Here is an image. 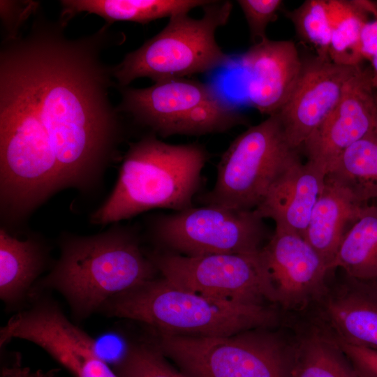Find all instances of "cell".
<instances>
[{
	"instance_id": "6da1fadb",
	"label": "cell",
	"mask_w": 377,
	"mask_h": 377,
	"mask_svg": "<svg viewBox=\"0 0 377 377\" xmlns=\"http://www.w3.org/2000/svg\"><path fill=\"white\" fill-rule=\"evenodd\" d=\"M67 24L38 9L24 35L4 38L0 108L39 122L55 154L62 187L82 190L96 182L121 137L120 112L109 96L114 66L101 58L116 40L107 24L70 38Z\"/></svg>"
},
{
	"instance_id": "7a4b0ae2",
	"label": "cell",
	"mask_w": 377,
	"mask_h": 377,
	"mask_svg": "<svg viewBox=\"0 0 377 377\" xmlns=\"http://www.w3.org/2000/svg\"><path fill=\"white\" fill-rule=\"evenodd\" d=\"M209 154L198 143L172 145L154 134L130 145L117 183L91 222L108 224L155 208L193 207Z\"/></svg>"
},
{
	"instance_id": "3957f363",
	"label": "cell",
	"mask_w": 377,
	"mask_h": 377,
	"mask_svg": "<svg viewBox=\"0 0 377 377\" xmlns=\"http://www.w3.org/2000/svg\"><path fill=\"white\" fill-rule=\"evenodd\" d=\"M156 271L135 235L113 226L64 241L60 258L42 284L61 293L75 314L84 318L112 297L154 279Z\"/></svg>"
},
{
	"instance_id": "277c9868",
	"label": "cell",
	"mask_w": 377,
	"mask_h": 377,
	"mask_svg": "<svg viewBox=\"0 0 377 377\" xmlns=\"http://www.w3.org/2000/svg\"><path fill=\"white\" fill-rule=\"evenodd\" d=\"M109 316L147 324L158 332L228 337L272 325L274 312L263 304L207 296L165 278L120 293L102 306Z\"/></svg>"
},
{
	"instance_id": "5b68a950",
	"label": "cell",
	"mask_w": 377,
	"mask_h": 377,
	"mask_svg": "<svg viewBox=\"0 0 377 377\" xmlns=\"http://www.w3.org/2000/svg\"><path fill=\"white\" fill-rule=\"evenodd\" d=\"M203 15L193 18L188 13H177L157 34L127 53L113 66L119 87H126L140 77L154 82L184 78L212 71L230 62L216 40V30L226 24L232 9L229 1H209Z\"/></svg>"
},
{
	"instance_id": "8992f818",
	"label": "cell",
	"mask_w": 377,
	"mask_h": 377,
	"mask_svg": "<svg viewBox=\"0 0 377 377\" xmlns=\"http://www.w3.org/2000/svg\"><path fill=\"white\" fill-rule=\"evenodd\" d=\"M260 329L228 337L156 332L155 344L188 377H293V350Z\"/></svg>"
},
{
	"instance_id": "52a82bcc",
	"label": "cell",
	"mask_w": 377,
	"mask_h": 377,
	"mask_svg": "<svg viewBox=\"0 0 377 377\" xmlns=\"http://www.w3.org/2000/svg\"><path fill=\"white\" fill-rule=\"evenodd\" d=\"M288 145L276 114L239 134L216 165L205 205L237 210H254L286 165L297 156Z\"/></svg>"
},
{
	"instance_id": "ba28073f",
	"label": "cell",
	"mask_w": 377,
	"mask_h": 377,
	"mask_svg": "<svg viewBox=\"0 0 377 377\" xmlns=\"http://www.w3.org/2000/svg\"><path fill=\"white\" fill-rule=\"evenodd\" d=\"M149 258L163 278L179 287L242 303L276 302L262 249L255 253L196 256L156 253Z\"/></svg>"
},
{
	"instance_id": "9c48e42d",
	"label": "cell",
	"mask_w": 377,
	"mask_h": 377,
	"mask_svg": "<svg viewBox=\"0 0 377 377\" xmlns=\"http://www.w3.org/2000/svg\"><path fill=\"white\" fill-rule=\"evenodd\" d=\"M152 228L161 243L188 256L258 252L266 235L264 219L256 209L213 205L161 215Z\"/></svg>"
},
{
	"instance_id": "30bf717a",
	"label": "cell",
	"mask_w": 377,
	"mask_h": 377,
	"mask_svg": "<svg viewBox=\"0 0 377 377\" xmlns=\"http://www.w3.org/2000/svg\"><path fill=\"white\" fill-rule=\"evenodd\" d=\"M13 338L41 347L75 377H119L101 358L98 343L52 302L14 315L1 330V346Z\"/></svg>"
},
{
	"instance_id": "8fae6325",
	"label": "cell",
	"mask_w": 377,
	"mask_h": 377,
	"mask_svg": "<svg viewBox=\"0 0 377 377\" xmlns=\"http://www.w3.org/2000/svg\"><path fill=\"white\" fill-rule=\"evenodd\" d=\"M376 110L371 69L361 64L335 108L302 146L306 162L326 175L343 150L374 131Z\"/></svg>"
},
{
	"instance_id": "7c38bea8",
	"label": "cell",
	"mask_w": 377,
	"mask_h": 377,
	"mask_svg": "<svg viewBox=\"0 0 377 377\" xmlns=\"http://www.w3.org/2000/svg\"><path fill=\"white\" fill-rule=\"evenodd\" d=\"M360 65L342 66L317 55L302 59L297 82L287 102L276 113L291 148H301L333 111L348 80Z\"/></svg>"
},
{
	"instance_id": "4fadbf2b",
	"label": "cell",
	"mask_w": 377,
	"mask_h": 377,
	"mask_svg": "<svg viewBox=\"0 0 377 377\" xmlns=\"http://www.w3.org/2000/svg\"><path fill=\"white\" fill-rule=\"evenodd\" d=\"M262 253L276 302L292 308L309 300L323 284L327 263L301 235L275 228Z\"/></svg>"
},
{
	"instance_id": "5bb4252c",
	"label": "cell",
	"mask_w": 377,
	"mask_h": 377,
	"mask_svg": "<svg viewBox=\"0 0 377 377\" xmlns=\"http://www.w3.org/2000/svg\"><path fill=\"white\" fill-rule=\"evenodd\" d=\"M240 64L246 75L249 103L270 116L290 96L301 73L302 59L292 40L266 38L242 54Z\"/></svg>"
},
{
	"instance_id": "9a60e30c",
	"label": "cell",
	"mask_w": 377,
	"mask_h": 377,
	"mask_svg": "<svg viewBox=\"0 0 377 377\" xmlns=\"http://www.w3.org/2000/svg\"><path fill=\"white\" fill-rule=\"evenodd\" d=\"M119 112L167 138L186 112L219 94L212 84L184 78L167 79L145 88L119 87Z\"/></svg>"
},
{
	"instance_id": "2e32d148",
	"label": "cell",
	"mask_w": 377,
	"mask_h": 377,
	"mask_svg": "<svg viewBox=\"0 0 377 377\" xmlns=\"http://www.w3.org/2000/svg\"><path fill=\"white\" fill-rule=\"evenodd\" d=\"M325 175L296 156L276 178L256 209L276 228L290 230L304 238L310 216L324 185Z\"/></svg>"
},
{
	"instance_id": "e0dca14e",
	"label": "cell",
	"mask_w": 377,
	"mask_h": 377,
	"mask_svg": "<svg viewBox=\"0 0 377 377\" xmlns=\"http://www.w3.org/2000/svg\"><path fill=\"white\" fill-rule=\"evenodd\" d=\"M364 205L346 191L325 179L304 239L325 260L330 270L344 236Z\"/></svg>"
},
{
	"instance_id": "ac0fdd59",
	"label": "cell",
	"mask_w": 377,
	"mask_h": 377,
	"mask_svg": "<svg viewBox=\"0 0 377 377\" xmlns=\"http://www.w3.org/2000/svg\"><path fill=\"white\" fill-rule=\"evenodd\" d=\"M358 281L357 289L328 302L326 314L336 339L377 350V283Z\"/></svg>"
},
{
	"instance_id": "d6986e66",
	"label": "cell",
	"mask_w": 377,
	"mask_h": 377,
	"mask_svg": "<svg viewBox=\"0 0 377 377\" xmlns=\"http://www.w3.org/2000/svg\"><path fill=\"white\" fill-rule=\"evenodd\" d=\"M206 0H62L59 18L66 22L86 12L103 18L106 24L126 21L147 24L202 7Z\"/></svg>"
},
{
	"instance_id": "ffe728a7",
	"label": "cell",
	"mask_w": 377,
	"mask_h": 377,
	"mask_svg": "<svg viewBox=\"0 0 377 377\" xmlns=\"http://www.w3.org/2000/svg\"><path fill=\"white\" fill-rule=\"evenodd\" d=\"M325 179L346 191L358 203L377 199V134L353 143L335 159Z\"/></svg>"
},
{
	"instance_id": "44dd1931",
	"label": "cell",
	"mask_w": 377,
	"mask_h": 377,
	"mask_svg": "<svg viewBox=\"0 0 377 377\" xmlns=\"http://www.w3.org/2000/svg\"><path fill=\"white\" fill-rule=\"evenodd\" d=\"M352 279L377 281V205H365L344 236L330 269Z\"/></svg>"
},
{
	"instance_id": "7402d4cb",
	"label": "cell",
	"mask_w": 377,
	"mask_h": 377,
	"mask_svg": "<svg viewBox=\"0 0 377 377\" xmlns=\"http://www.w3.org/2000/svg\"><path fill=\"white\" fill-rule=\"evenodd\" d=\"M332 36L330 59L339 65L355 66L364 60L361 35L365 24L377 14V3L365 0H329Z\"/></svg>"
},
{
	"instance_id": "603a6c76",
	"label": "cell",
	"mask_w": 377,
	"mask_h": 377,
	"mask_svg": "<svg viewBox=\"0 0 377 377\" xmlns=\"http://www.w3.org/2000/svg\"><path fill=\"white\" fill-rule=\"evenodd\" d=\"M42 249L33 239L20 240L0 230V297L13 303L25 294L40 272Z\"/></svg>"
},
{
	"instance_id": "cb8c5ba5",
	"label": "cell",
	"mask_w": 377,
	"mask_h": 377,
	"mask_svg": "<svg viewBox=\"0 0 377 377\" xmlns=\"http://www.w3.org/2000/svg\"><path fill=\"white\" fill-rule=\"evenodd\" d=\"M293 377H367L348 359L334 338L319 333L293 349Z\"/></svg>"
},
{
	"instance_id": "d4e9b609",
	"label": "cell",
	"mask_w": 377,
	"mask_h": 377,
	"mask_svg": "<svg viewBox=\"0 0 377 377\" xmlns=\"http://www.w3.org/2000/svg\"><path fill=\"white\" fill-rule=\"evenodd\" d=\"M245 123L246 119L239 110L218 94L182 117L172 127L170 136L222 133Z\"/></svg>"
},
{
	"instance_id": "484cf974",
	"label": "cell",
	"mask_w": 377,
	"mask_h": 377,
	"mask_svg": "<svg viewBox=\"0 0 377 377\" xmlns=\"http://www.w3.org/2000/svg\"><path fill=\"white\" fill-rule=\"evenodd\" d=\"M286 15L299 37L316 49L317 56L330 59L332 22L329 0L305 1Z\"/></svg>"
},
{
	"instance_id": "4316f807",
	"label": "cell",
	"mask_w": 377,
	"mask_h": 377,
	"mask_svg": "<svg viewBox=\"0 0 377 377\" xmlns=\"http://www.w3.org/2000/svg\"><path fill=\"white\" fill-rule=\"evenodd\" d=\"M119 377H188L174 367L156 344L131 343L114 364Z\"/></svg>"
},
{
	"instance_id": "83f0119b",
	"label": "cell",
	"mask_w": 377,
	"mask_h": 377,
	"mask_svg": "<svg viewBox=\"0 0 377 377\" xmlns=\"http://www.w3.org/2000/svg\"><path fill=\"white\" fill-rule=\"evenodd\" d=\"M246 20L253 44L265 39L268 24L277 17L283 1L281 0H238Z\"/></svg>"
},
{
	"instance_id": "f1b7e54d",
	"label": "cell",
	"mask_w": 377,
	"mask_h": 377,
	"mask_svg": "<svg viewBox=\"0 0 377 377\" xmlns=\"http://www.w3.org/2000/svg\"><path fill=\"white\" fill-rule=\"evenodd\" d=\"M39 8V3L33 1H0V13L6 37L19 34L21 25Z\"/></svg>"
},
{
	"instance_id": "f546056e",
	"label": "cell",
	"mask_w": 377,
	"mask_h": 377,
	"mask_svg": "<svg viewBox=\"0 0 377 377\" xmlns=\"http://www.w3.org/2000/svg\"><path fill=\"white\" fill-rule=\"evenodd\" d=\"M350 362L367 377H377V350L335 339Z\"/></svg>"
},
{
	"instance_id": "4dcf8cb0",
	"label": "cell",
	"mask_w": 377,
	"mask_h": 377,
	"mask_svg": "<svg viewBox=\"0 0 377 377\" xmlns=\"http://www.w3.org/2000/svg\"><path fill=\"white\" fill-rule=\"evenodd\" d=\"M361 52L363 59L371 63L373 84L377 90V14L363 28Z\"/></svg>"
},
{
	"instance_id": "1f68e13d",
	"label": "cell",
	"mask_w": 377,
	"mask_h": 377,
	"mask_svg": "<svg viewBox=\"0 0 377 377\" xmlns=\"http://www.w3.org/2000/svg\"><path fill=\"white\" fill-rule=\"evenodd\" d=\"M16 377H43L42 375H38V374H31L30 376L29 375H20L18 376H16Z\"/></svg>"
},
{
	"instance_id": "d6a6232c",
	"label": "cell",
	"mask_w": 377,
	"mask_h": 377,
	"mask_svg": "<svg viewBox=\"0 0 377 377\" xmlns=\"http://www.w3.org/2000/svg\"><path fill=\"white\" fill-rule=\"evenodd\" d=\"M374 131L377 134V110H376V120H375Z\"/></svg>"
},
{
	"instance_id": "836d02e7",
	"label": "cell",
	"mask_w": 377,
	"mask_h": 377,
	"mask_svg": "<svg viewBox=\"0 0 377 377\" xmlns=\"http://www.w3.org/2000/svg\"><path fill=\"white\" fill-rule=\"evenodd\" d=\"M377 283V281H376Z\"/></svg>"
}]
</instances>
